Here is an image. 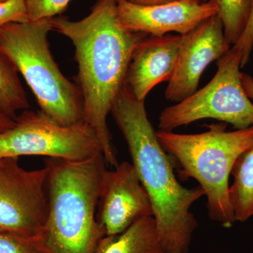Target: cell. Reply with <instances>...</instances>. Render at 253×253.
I'll list each match as a JSON object with an SVG mask.
<instances>
[{"label":"cell","instance_id":"obj_1","mask_svg":"<svg viewBox=\"0 0 253 253\" xmlns=\"http://www.w3.org/2000/svg\"><path fill=\"white\" fill-rule=\"evenodd\" d=\"M118 0H98L89 15L79 20L51 19L53 29L72 42L84 121L99 137L108 164H118L107 118L126 83L136 48L147 35L126 29L118 17Z\"/></svg>","mask_w":253,"mask_h":253},{"label":"cell","instance_id":"obj_2","mask_svg":"<svg viewBox=\"0 0 253 253\" xmlns=\"http://www.w3.org/2000/svg\"><path fill=\"white\" fill-rule=\"evenodd\" d=\"M111 113L127 144L138 176L149 195L153 217L164 253H188L198 222L191 208L205 196L201 186L188 189L176 178L170 156L160 144L144 101L126 84Z\"/></svg>","mask_w":253,"mask_h":253},{"label":"cell","instance_id":"obj_3","mask_svg":"<svg viewBox=\"0 0 253 253\" xmlns=\"http://www.w3.org/2000/svg\"><path fill=\"white\" fill-rule=\"evenodd\" d=\"M106 161L47 158L49 209L42 239L48 253H94L106 232L96 218Z\"/></svg>","mask_w":253,"mask_h":253},{"label":"cell","instance_id":"obj_4","mask_svg":"<svg viewBox=\"0 0 253 253\" xmlns=\"http://www.w3.org/2000/svg\"><path fill=\"white\" fill-rule=\"evenodd\" d=\"M227 124L208 126L199 134L156 131L160 144L179 163L184 177L199 182L207 199L208 216L230 228L236 221L229 199V176L237 158L253 144V126L226 130Z\"/></svg>","mask_w":253,"mask_h":253},{"label":"cell","instance_id":"obj_5","mask_svg":"<svg viewBox=\"0 0 253 253\" xmlns=\"http://www.w3.org/2000/svg\"><path fill=\"white\" fill-rule=\"evenodd\" d=\"M51 19L9 23L0 28V51L22 75L41 112L62 126L84 121L80 88L63 76L49 49Z\"/></svg>","mask_w":253,"mask_h":253},{"label":"cell","instance_id":"obj_6","mask_svg":"<svg viewBox=\"0 0 253 253\" xmlns=\"http://www.w3.org/2000/svg\"><path fill=\"white\" fill-rule=\"evenodd\" d=\"M242 50L237 44L217 60L215 76L202 89L163 110L159 130L172 131L200 120L212 118L236 129L253 126V104L241 82Z\"/></svg>","mask_w":253,"mask_h":253},{"label":"cell","instance_id":"obj_7","mask_svg":"<svg viewBox=\"0 0 253 253\" xmlns=\"http://www.w3.org/2000/svg\"><path fill=\"white\" fill-rule=\"evenodd\" d=\"M101 153L99 137L87 123L62 126L41 111H23L15 119L14 126L0 134V160L42 156L82 161Z\"/></svg>","mask_w":253,"mask_h":253},{"label":"cell","instance_id":"obj_8","mask_svg":"<svg viewBox=\"0 0 253 253\" xmlns=\"http://www.w3.org/2000/svg\"><path fill=\"white\" fill-rule=\"evenodd\" d=\"M47 168L26 170L18 158L0 163V230L42 237L47 218Z\"/></svg>","mask_w":253,"mask_h":253},{"label":"cell","instance_id":"obj_9","mask_svg":"<svg viewBox=\"0 0 253 253\" xmlns=\"http://www.w3.org/2000/svg\"><path fill=\"white\" fill-rule=\"evenodd\" d=\"M96 218L106 236L117 235L136 221L153 217L149 195L132 163H118L103 176Z\"/></svg>","mask_w":253,"mask_h":253},{"label":"cell","instance_id":"obj_10","mask_svg":"<svg viewBox=\"0 0 253 253\" xmlns=\"http://www.w3.org/2000/svg\"><path fill=\"white\" fill-rule=\"evenodd\" d=\"M184 36L177 63L165 91L166 99L179 103L197 91L206 68L231 49L217 15Z\"/></svg>","mask_w":253,"mask_h":253},{"label":"cell","instance_id":"obj_11","mask_svg":"<svg viewBox=\"0 0 253 253\" xmlns=\"http://www.w3.org/2000/svg\"><path fill=\"white\" fill-rule=\"evenodd\" d=\"M117 9L120 21L126 29L155 37L166 36L171 32L185 36L217 14L214 0H175L156 5L118 0Z\"/></svg>","mask_w":253,"mask_h":253},{"label":"cell","instance_id":"obj_12","mask_svg":"<svg viewBox=\"0 0 253 253\" xmlns=\"http://www.w3.org/2000/svg\"><path fill=\"white\" fill-rule=\"evenodd\" d=\"M184 36L166 35L146 37L136 48L125 84L134 97L144 101L163 82H168L175 70Z\"/></svg>","mask_w":253,"mask_h":253},{"label":"cell","instance_id":"obj_13","mask_svg":"<svg viewBox=\"0 0 253 253\" xmlns=\"http://www.w3.org/2000/svg\"><path fill=\"white\" fill-rule=\"evenodd\" d=\"M94 253H164L154 217L136 221L117 235L105 236Z\"/></svg>","mask_w":253,"mask_h":253},{"label":"cell","instance_id":"obj_14","mask_svg":"<svg viewBox=\"0 0 253 253\" xmlns=\"http://www.w3.org/2000/svg\"><path fill=\"white\" fill-rule=\"evenodd\" d=\"M231 174L229 199L236 221L244 222L253 217V144L234 163Z\"/></svg>","mask_w":253,"mask_h":253},{"label":"cell","instance_id":"obj_15","mask_svg":"<svg viewBox=\"0 0 253 253\" xmlns=\"http://www.w3.org/2000/svg\"><path fill=\"white\" fill-rule=\"evenodd\" d=\"M29 106L17 69L0 51V111L15 120L16 113Z\"/></svg>","mask_w":253,"mask_h":253},{"label":"cell","instance_id":"obj_16","mask_svg":"<svg viewBox=\"0 0 253 253\" xmlns=\"http://www.w3.org/2000/svg\"><path fill=\"white\" fill-rule=\"evenodd\" d=\"M217 6V16L224 28V36L231 46L242 36L249 23L253 0H214Z\"/></svg>","mask_w":253,"mask_h":253},{"label":"cell","instance_id":"obj_17","mask_svg":"<svg viewBox=\"0 0 253 253\" xmlns=\"http://www.w3.org/2000/svg\"><path fill=\"white\" fill-rule=\"evenodd\" d=\"M0 253H48L42 237H26L0 230Z\"/></svg>","mask_w":253,"mask_h":253},{"label":"cell","instance_id":"obj_18","mask_svg":"<svg viewBox=\"0 0 253 253\" xmlns=\"http://www.w3.org/2000/svg\"><path fill=\"white\" fill-rule=\"evenodd\" d=\"M71 0H24L29 21L51 19L61 14Z\"/></svg>","mask_w":253,"mask_h":253},{"label":"cell","instance_id":"obj_19","mask_svg":"<svg viewBox=\"0 0 253 253\" xmlns=\"http://www.w3.org/2000/svg\"><path fill=\"white\" fill-rule=\"evenodd\" d=\"M29 21L24 0H9L0 3V28L9 23Z\"/></svg>","mask_w":253,"mask_h":253},{"label":"cell","instance_id":"obj_20","mask_svg":"<svg viewBox=\"0 0 253 253\" xmlns=\"http://www.w3.org/2000/svg\"><path fill=\"white\" fill-rule=\"evenodd\" d=\"M236 44L239 46L242 50L241 67H244L249 62L250 55L253 47V0L252 11H251L249 23L242 36Z\"/></svg>","mask_w":253,"mask_h":253},{"label":"cell","instance_id":"obj_21","mask_svg":"<svg viewBox=\"0 0 253 253\" xmlns=\"http://www.w3.org/2000/svg\"><path fill=\"white\" fill-rule=\"evenodd\" d=\"M241 82L245 92L251 100H253V78L246 73H241Z\"/></svg>","mask_w":253,"mask_h":253},{"label":"cell","instance_id":"obj_22","mask_svg":"<svg viewBox=\"0 0 253 253\" xmlns=\"http://www.w3.org/2000/svg\"><path fill=\"white\" fill-rule=\"evenodd\" d=\"M15 120L0 111V134L14 126Z\"/></svg>","mask_w":253,"mask_h":253},{"label":"cell","instance_id":"obj_23","mask_svg":"<svg viewBox=\"0 0 253 253\" xmlns=\"http://www.w3.org/2000/svg\"><path fill=\"white\" fill-rule=\"evenodd\" d=\"M134 4L139 5H156L164 4L169 1H175V0H129ZM202 1H206L208 0H201Z\"/></svg>","mask_w":253,"mask_h":253},{"label":"cell","instance_id":"obj_24","mask_svg":"<svg viewBox=\"0 0 253 253\" xmlns=\"http://www.w3.org/2000/svg\"><path fill=\"white\" fill-rule=\"evenodd\" d=\"M9 1V0H0V3L5 2V1Z\"/></svg>","mask_w":253,"mask_h":253},{"label":"cell","instance_id":"obj_25","mask_svg":"<svg viewBox=\"0 0 253 253\" xmlns=\"http://www.w3.org/2000/svg\"><path fill=\"white\" fill-rule=\"evenodd\" d=\"M1 160H0V163H1Z\"/></svg>","mask_w":253,"mask_h":253}]
</instances>
